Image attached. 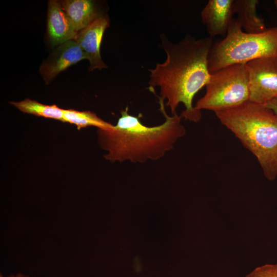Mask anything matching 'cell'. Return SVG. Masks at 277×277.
Masks as SVG:
<instances>
[{
    "mask_svg": "<svg viewBox=\"0 0 277 277\" xmlns=\"http://www.w3.org/2000/svg\"><path fill=\"white\" fill-rule=\"evenodd\" d=\"M0 277H4V276L2 274H1ZM8 277H29V276L19 273L16 275L12 274Z\"/></svg>",
    "mask_w": 277,
    "mask_h": 277,
    "instance_id": "cell-17",
    "label": "cell"
},
{
    "mask_svg": "<svg viewBox=\"0 0 277 277\" xmlns=\"http://www.w3.org/2000/svg\"><path fill=\"white\" fill-rule=\"evenodd\" d=\"M245 277H277V264L258 267Z\"/></svg>",
    "mask_w": 277,
    "mask_h": 277,
    "instance_id": "cell-15",
    "label": "cell"
},
{
    "mask_svg": "<svg viewBox=\"0 0 277 277\" xmlns=\"http://www.w3.org/2000/svg\"><path fill=\"white\" fill-rule=\"evenodd\" d=\"M258 0H236L233 5V14H236V20L245 32L258 33L265 31L264 21L256 13Z\"/></svg>",
    "mask_w": 277,
    "mask_h": 277,
    "instance_id": "cell-12",
    "label": "cell"
},
{
    "mask_svg": "<svg viewBox=\"0 0 277 277\" xmlns=\"http://www.w3.org/2000/svg\"><path fill=\"white\" fill-rule=\"evenodd\" d=\"M85 59L87 57L77 42L69 41L60 45L51 57L42 64L39 71L48 83L69 67Z\"/></svg>",
    "mask_w": 277,
    "mask_h": 277,
    "instance_id": "cell-8",
    "label": "cell"
},
{
    "mask_svg": "<svg viewBox=\"0 0 277 277\" xmlns=\"http://www.w3.org/2000/svg\"><path fill=\"white\" fill-rule=\"evenodd\" d=\"M234 0H209L201 13L210 37H225L233 19Z\"/></svg>",
    "mask_w": 277,
    "mask_h": 277,
    "instance_id": "cell-9",
    "label": "cell"
},
{
    "mask_svg": "<svg viewBox=\"0 0 277 277\" xmlns=\"http://www.w3.org/2000/svg\"><path fill=\"white\" fill-rule=\"evenodd\" d=\"M10 103L24 113L63 122L64 109L61 108L55 104L45 105L29 98H26L20 102H10Z\"/></svg>",
    "mask_w": 277,
    "mask_h": 277,
    "instance_id": "cell-13",
    "label": "cell"
},
{
    "mask_svg": "<svg viewBox=\"0 0 277 277\" xmlns=\"http://www.w3.org/2000/svg\"><path fill=\"white\" fill-rule=\"evenodd\" d=\"M264 57H277V27L258 33H247L233 18L226 35L213 44L208 56L212 74L226 66Z\"/></svg>",
    "mask_w": 277,
    "mask_h": 277,
    "instance_id": "cell-4",
    "label": "cell"
},
{
    "mask_svg": "<svg viewBox=\"0 0 277 277\" xmlns=\"http://www.w3.org/2000/svg\"><path fill=\"white\" fill-rule=\"evenodd\" d=\"M109 26L108 16L101 15L77 33L75 41L89 61L90 70L106 68L101 57L100 48L103 34Z\"/></svg>",
    "mask_w": 277,
    "mask_h": 277,
    "instance_id": "cell-7",
    "label": "cell"
},
{
    "mask_svg": "<svg viewBox=\"0 0 277 277\" xmlns=\"http://www.w3.org/2000/svg\"><path fill=\"white\" fill-rule=\"evenodd\" d=\"M206 93L196 102V110L214 112L236 107L249 101L248 74L246 64L224 67L211 74Z\"/></svg>",
    "mask_w": 277,
    "mask_h": 277,
    "instance_id": "cell-5",
    "label": "cell"
},
{
    "mask_svg": "<svg viewBox=\"0 0 277 277\" xmlns=\"http://www.w3.org/2000/svg\"><path fill=\"white\" fill-rule=\"evenodd\" d=\"M215 114L255 156L265 176L274 180L277 176V114L264 105L249 101Z\"/></svg>",
    "mask_w": 277,
    "mask_h": 277,
    "instance_id": "cell-3",
    "label": "cell"
},
{
    "mask_svg": "<svg viewBox=\"0 0 277 277\" xmlns=\"http://www.w3.org/2000/svg\"><path fill=\"white\" fill-rule=\"evenodd\" d=\"M264 105L268 108L271 109L275 113L277 114V97L269 101Z\"/></svg>",
    "mask_w": 277,
    "mask_h": 277,
    "instance_id": "cell-16",
    "label": "cell"
},
{
    "mask_svg": "<svg viewBox=\"0 0 277 277\" xmlns=\"http://www.w3.org/2000/svg\"><path fill=\"white\" fill-rule=\"evenodd\" d=\"M274 5H275V7H276V8L277 9V0H275L274 1Z\"/></svg>",
    "mask_w": 277,
    "mask_h": 277,
    "instance_id": "cell-18",
    "label": "cell"
},
{
    "mask_svg": "<svg viewBox=\"0 0 277 277\" xmlns=\"http://www.w3.org/2000/svg\"><path fill=\"white\" fill-rule=\"evenodd\" d=\"M47 29L50 43L54 46L75 40L78 33L73 27L60 2L55 0L48 2Z\"/></svg>",
    "mask_w": 277,
    "mask_h": 277,
    "instance_id": "cell-10",
    "label": "cell"
},
{
    "mask_svg": "<svg viewBox=\"0 0 277 277\" xmlns=\"http://www.w3.org/2000/svg\"><path fill=\"white\" fill-rule=\"evenodd\" d=\"M161 41L166 58L149 70V89L152 91L155 87L160 88L157 97L166 100L165 105L170 108L172 115L182 103L185 108L181 113L182 118L198 122L202 113L195 109L193 101L210 77L208 63L213 38L196 39L187 35L180 42L172 43L162 35Z\"/></svg>",
    "mask_w": 277,
    "mask_h": 277,
    "instance_id": "cell-1",
    "label": "cell"
},
{
    "mask_svg": "<svg viewBox=\"0 0 277 277\" xmlns=\"http://www.w3.org/2000/svg\"><path fill=\"white\" fill-rule=\"evenodd\" d=\"M63 122L74 124L78 130L89 126L95 127L97 129H107L113 125L99 117L94 112L81 111L73 109H64Z\"/></svg>",
    "mask_w": 277,
    "mask_h": 277,
    "instance_id": "cell-14",
    "label": "cell"
},
{
    "mask_svg": "<svg viewBox=\"0 0 277 277\" xmlns=\"http://www.w3.org/2000/svg\"><path fill=\"white\" fill-rule=\"evenodd\" d=\"M160 110L165 117L161 125H144L138 116L130 114L128 107L121 110L115 125L98 129V143L107 151L106 160L112 162L129 161L144 163L156 161L172 149L176 141L186 134L182 117L177 113L169 115L165 102L159 99Z\"/></svg>",
    "mask_w": 277,
    "mask_h": 277,
    "instance_id": "cell-2",
    "label": "cell"
},
{
    "mask_svg": "<svg viewBox=\"0 0 277 277\" xmlns=\"http://www.w3.org/2000/svg\"><path fill=\"white\" fill-rule=\"evenodd\" d=\"M249 101L265 105L277 97V57H264L246 63Z\"/></svg>",
    "mask_w": 277,
    "mask_h": 277,
    "instance_id": "cell-6",
    "label": "cell"
},
{
    "mask_svg": "<svg viewBox=\"0 0 277 277\" xmlns=\"http://www.w3.org/2000/svg\"><path fill=\"white\" fill-rule=\"evenodd\" d=\"M62 8L76 32L84 29L100 15L89 0H66L60 2Z\"/></svg>",
    "mask_w": 277,
    "mask_h": 277,
    "instance_id": "cell-11",
    "label": "cell"
}]
</instances>
